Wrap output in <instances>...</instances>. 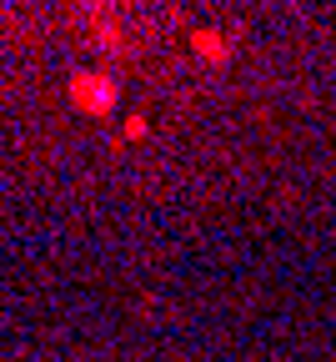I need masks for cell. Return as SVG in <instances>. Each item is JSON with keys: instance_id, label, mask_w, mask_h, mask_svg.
<instances>
[{"instance_id": "obj_2", "label": "cell", "mask_w": 336, "mask_h": 362, "mask_svg": "<svg viewBox=\"0 0 336 362\" xmlns=\"http://www.w3.org/2000/svg\"><path fill=\"white\" fill-rule=\"evenodd\" d=\"M191 40H196L201 45V51H206V61H226V45L211 35V30H196V35H191Z\"/></svg>"}, {"instance_id": "obj_1", "label": "cell", "mask_w": 336, "mask_h": 362, "mask_svg": "<svg viewBox=\"0 0 336 362\" xmlns=\"http://www.w3.org/2000/svg\"><path fill=\"white\" fill-rule=\"evenodd\" d=\"M71 101L80 111H90V116H101V111L116 106V81H106V76H76L71 81Z\"/></svg>"}]
</instances>
